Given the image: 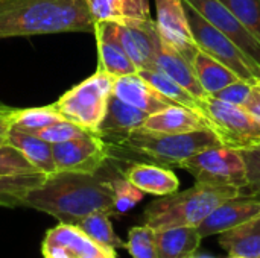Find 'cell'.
<instances>
[{
  "instance_id": "cell-14",
  "label": "cell",
  "mask_w": 260,
  "mask_h": 258,
  "mask_svg": "<svg viewBox=\"0 0 260 258\" xmlns=\"http://www.w3.org/2000/svg\"><path fill=\"white\" fill-rule=\"evenodd\" d=\"M260 213L259 195H244L239 193L235 198H230L219 204L198 227L200 234L204 237L221 234L227 230H232L247 220L253 219Z\"/></svg>"
},
{
  "instance_id": "cell-3",
  "label": "cell",
  "mask_w": 260,
  "mask_h": 258,
  "mask_svg": "<svg viewBox=\"0 0 260 258\" xmlns=\"http://www.w3.org/2000/svg\"><path fill=\"white\" fill-rule=\"evenodd\" d=\"M241 193L238 187L197 182L184 192H175L152 201L143 211V225L152 230L200 227L224 201Z\"/></svg>"
},
{
  "instance_id": "cell-22",
  "label": "cell",
  "mask_w": 260,
  "mask_h": 258,
  "mask_svg": "<svg viewBox=\"0 0 260 258\" xmlns=\"http://www.w3.org/2000/svg\"><path fill=\"white\" fill-rule=\"evenodd\" d=\"M218 240L229 257L260 258V213L245 224L221 233Z\"/></svg>"
},
{
  "instance_id": "cell-25",
  "label": "cell",
  "mask_w": 260,
  "mask_h": 258,
  "mask_svg": "<svg viewBox=\"0 0 260 258\" xmlns=\"http://www.w3.org/2000/svg\"><path fill=\"white\" fill-rule=\"evenodd\" d=\"M192 65H193L198 81L201 82L207 94H215L216 91L241 79L233 70H230L227 65L216 61L215 58H212L209 53L203 52L201 49L193 56Z\"/></svg>"
},
{
  "instance_id": "cell-24",
  "label": "cell",
  "mask_w": 260,
  "mask_h": 258,
  "mask_svg": "<svg viewBox=\"0 0 260 258\" xmlns=\"http://www.w3.org/2000/svg\"><path fill=\"white\" fill-rule=\"evenodd\" d=\"M96 21H126L151 18L148 0H87Z\"/></svg>"
},
{
  "instance_id": "cell-7",
  "label": "cell",
  "mask_w": 260,
  "mask_h": 258,
  "mask_svg": "<svg viewBox=\"0 0 260 258\" xmlns=\"http://www.w3.org/2000/svg\"><path fill=\"white\" fill-rule=\"evenodd\" d=\"M183 2L190 32L198 47L233 70L242 81L251 84L260 81L259 64L254 62L235 41L209 23L187 0Z\"/></svg>"
},
{
  "instance_id": "cell-39",
  "label": "cell",
  "mask_w": 260,
  "mask_h": 258,
  "mask_svg": "<svg viewBox=\"0 0 260 258\" xmlns=\"http://www.w3.org/2000/svg\"><path fill=\"white\" fill-rule=\"evenodd\" d=\"M6 141H8L6 135H0V144H3V143H6Z\"/></svg>"
},
{
  "instance_id": "cell-38",
  "label": "cell",
  "mask_w": 260,
  "mask_h": 258,
  "mask_svg": "<svg viewBox=\"0 0 260 258\" xmlns=\"http://www.w3.org/2000/svg\"><path fill=\"white\" fill-rule=\"evenodd\" d=\"M15 109L17 108H11V106L0 105V135H8V132L11 131Z\"/></svg>"
},
{
  "instance_id": "cell-31",
  "label": "cell",
  "mask_w": 260,
  "mask_h": 258,
  "mask_svg": "<svg viewBox=\"0 0 260 258\" xmlns=\"http://www.w3.org/2000/svg\"><path fill=\"white\" fill-rule=\"evenodd\" d=\"M38 170L29 163V160L11 143L0 144V178L37 173ZM41 173V172H40Z\"/></svg>"
},
{
  "instance_id": "cell-20",
  "label": "cell",
  "mask_w": 260,
  "mask_h": 258,
  "mask_svg": "<svg viewBox=\"0 0 260 258\" xmlns=\"http://www.w3.org/2000/svg\"><path fill=\"white\" fill-rule=\"evenodd\" d=\"M155 70L172 78L175 82L184 87L193 97L201 99L207 96L206 90L197 78L193 65L165 40H161V46L155 58Z\"/></svg>"
},
{
  "instance_id": "cell-13",
  "label": "cell",
  "mask_w": 260,
  "mask_h": 258,
  "mask_svg": "<svg viewBox=\"0 0 260 258\" xmlns=\"http://www.w3.org/2000/svg\"><path fill=\"white\" fill-rule=\"evenodd\" d=\"M209 23L235 41L254 62L260 65V41L241 23V20L219 0H187Z\"/></svg>"
},
{
  "instance_id": "cell-9",
  "label": "cell",
  "mask_w": 260,
  "mask_h": 258,
  "mask_svg": "<svg viewBox=\"0 0 260 258\" xmlns=\"http://www.w3.org/2000/svg\"><path fill=\"white\" fill-rule=\"evenodd\" d=\"M56 172L99 173L110 160L111 144L96 134L52 144Z\"/></svg>"
},
{
  "instance_id": "cell-33",
  "label": "cell",
  "mask_w": 260,
  "mask_h": 258,
  "mask_svg": "<svg viewBox=\"0 0 260 258\" xmlns=\"http://www.w3.org/2000/svg\"><path fill=\"white\" fill-rule=\"evenodd\" d=\"M260 41V0H219Z\"/></svg>"
},
{
  "instance_id": "cell-36",
  "label": "cell",
  "mask_w": 260,
  "mask_h": 258,
  "mask_svg": "<svg viewBox=\"0 0 260 258\" xmlns=\"http://www.w3.org/2000/svg\"><path fill=\"white\" fill-rule=\"evenodd\" d=\"M251 88H253L251 82L239 79L238 82H233L229 87H225V88H222V90H219L210 96H213L219 100H224L227 103H232V105L244 106L245 102L248 100L250 94H251Z\"/></svg>"
},
{
  "instance_id": "cell-16",
  "label": "cell",
  "mask_w": 260,
  "mask_h": 258,
  "mask_svg": "<svg viewBox=\"0 0 260 258\" xmlns=\"http://www.w3.org/2000/svg\"><path fill=\"white\" fill-rule=\"evenodd\" d=\"M148 116H149L148 113H145V111L120 100L114 94H111V97L108 100L105 117H104L96 135L102 137L111 146L117 144L131 131L142 128Z\"/></svg>"
},
{
  "instance_id": "cell-34",
  "label": "cell",
  "mask_w": 260,
  "mask_h": 258,
  "mask_svg": "<svg viewBox=\"0 0 260 258\" xmlns=\"http://www.w3.org/2000/svg\"><path fill=\"white\" fill-rule=\"evenodd\" d=\"M88 134H91V132L85 131L81 126H78L76 123L64 119V120H59V122L50 125V126H46V128L40 129L34 135H38L43 140L55 144V143H62V141H69V140H73V138L85 137Z\"/></svg>"
},
{
  "instance_id": "cell-28",
  "label": "cell",
  "mask_w": 260,
  "mask_h": 258,
  "mask_svg": "<svg viewBox=\"0 0 260 258\" xmlns=\"http://www.w3.org/2000/svg\"><path fill=\"white\" fill-rule=\"evenodd\" d=\"M145 81H148L157 91H160L165 97L172 100L177 105L187 106L190 109L198 111V100L193 97L184 87H181L178 82H175L168 75L158 71V70H139L137 71Z\"/></svg>"
},
{
  "instance_id": "cell-1",
  "label": "cell",
  "mask_w": 260,
  "mask_h": 258,
  "mask_svg": "<svg viewBox=\"0 0 260 258\" xmlns=\"http://www.w3.org/2000/svg\"><path fill=\"white\" fill-rule=\"evenodd\" d=\"M21 207L43 211L69 225L94 211H108L114 216L111 179L99 173L56 172L29 190Z\"/></svg>"
},
{
  "instance_id": "cell-27",
  "label": "cell",
  "mask_w": 260,
  "mask_h": 258,
  "mask_svg": "<svg viewBox=\"0 0 260 258\" xmlns=\"http://www.w3.org/2000/svg\"><path fill=\"white\" fill-rule=\"evenodd\" d=\"M47 175L44 173H29L17 176L0 178V207H21V202L29 190L40 186Z\"/></svg>"
},
{
  "instance_id": "cell-5",
  "label": "cell",
  "mask_w": 260,
  "mask_h": 258,
  "mask_svg": "<svg viewBox=\"0 0 260 258\" xmlns=\"http://www.w3.org/2000/svg\"><path fill=\"white\" fill-rule=\"evenodd\" d=\"M113 85L114 76L96 68L91 76L72 87L52 105L64 119L98 134L113 94Z\"/></svg>"
},
{
  "instance_id": "cell-2",
  "label": "cell",
  "mask_w": 260,
  "mask_h": 258,
  "mask_svg": "<svg viewBox=\"0 0 260 258\" xmlns=\"http://www.w3.org/2000/svg\"><path fill=\"white\" fill-rule=\"evenodd\" d=\"M94 32L87 0H0V40Z\"/></svg>"
},
{
  "instance_id": "cell-35",
  "label": "cell",
  "mask_w": 260,
  "mask_h": 258,
  "mask_svg": "<svg viewBox=\"0 0 260 258\" xmlns=\"http://www.w3.org/2000/svg\"><path fill=\"white\" fill-rule=\"evenodd\" d=\"M244 161L247 164L248 184L241 190L244 195H259L260 193V144L253 149L241 151Z\"/></svg>"
},
{
  "instance_id": "cell-8",
  "label": "cell",
  "mask_w": 260,
  "mask_h": 258,
  "mask_svg": "<svg viewBox=\"0 0 260 258\" xmlns=\"http://www.w3.org/2000/svg\"><path fill=\"white\" fill-rule=\"evenodd\" d=\"M180 169L187 170L197 182L210 186H230L239 190L248 184L247 164L241 151L218 146L206 149L183 161Z\"/></svg>"
},
{
  "instance_id": "cell-12",
  "label": "cell",
  "mask_w": 260,
  "mask_h": 258,
  "mask_svg": "<svg viewBox=\"0 0 260 258\" xmlns=\"http://www.w3.org/2000/svg\"><path fill=\"white\" fill-rule=\"evenodd\" d=\"M157 11V27L161 38L175 47L190 64L200 50L195 43L184 11L183 0H154Z\"/></svg>"
},
{
  "instance_id": "cell-23",
  "label": "cell",
  "mask_w": 260,
  "mask_h": 258,
  "mask_svg": "<svg viewBox=\"0 0 260 258\" xmlns=\"http://www.w3.org/2000/svg\"><path fill=\"white\" fill-rule=\"evenodd\" d=\"M6 138H8V143H11L14 148H17L38 172H41L47 176L56 173L52 143L43 140L38 135L21 132L17 129H11L6 135Z\"/></svg>"
},
{
  "instance_id": "cell-26",
  "label": "cell",
  "mask_w": 260,
  "mask_h": 258,
  "mask_svg": "<svg viewBox=\"0 0 260 258\" xmlns=\"http://www.w3.org/2000/svg\"><path fill=\"white\" fill-rule=\"evenodd\" d=\"M110 217L111 214L108 211H94L76 220L73 225L102 246L113 249L125 248V242L114 233Z\"/></svg>"
},
{
  "instance_id": "cell-18",
  "label": "cell",
  "mask_w": 260,
  "mask_h": 258,
  "mask_svg": "<svg viewBox=\"0 0 260 258\" xmlns=\"http://www.w3.org/2000/svg\"><path fill=\"white\" fill-rule=\"evenodd\" d=\"M142 128L151 132L184 134L209 129V125L201 113L183 105H171L161 111L149 114Z\"/></svg>"
},
{
  "instance_id": "cell-15",
  "label": "cell",
  "mask_w": 260,
  "mask_h": 258,
  "mask_svg": "<svg viewBox=\"0 0 260 258\" xmlns=\"http://www.w3.org/2000/svg\"><path fill=\"white\" fill-rule=\"evenodd\" d=\"M93 33L96 36L99 70L114 78L134 75L139 71V68L131 61V58L128 56L116 35L114 21H96Z\"/></svg>"
},
{
  "instance_id": "cell-10",
  "label": "cell",
  "mask_w": 260,
  "mask_h": 258,
  "mask_svg": "<svg viewBox=\"0 0 260 258\" xmlns=\"http://www.w3.org/2000/svg\"><path fill=\"white\" fill-rule=\"evenodd\" d=\"M41 254L43 258H116V249L96 243L75 225L59 222L46 233Z\"/></svg>"
},
{
  "instance_id": "cell-6",
  "label": "cell",
  "mask_w": 260,
  "mask_h": 258,
  "mask_svg": "<svg viewBox=\"0 0 260 258\" xmlns=\"http://www.w3.org/2000/svg\"><path fill=\"white\" fill-rule=\"evenodd\" d=\"M198 113L207 120L222 146L245 151L260 144V122L245 108L227 103L210 94L197 99Z\"/></svg>"
},
{
  "instance_id": "cell-41",
  "label": "cell",
  "mask_w": 260,
  "mask_h": 258,
  "mask_svg": "<svg viewBox=\"0 0 260 258\" xmlns=\"http://www.w3.org/2000/svg\"><path fill=\"white\" fill-rule=\"evenodd\" d=\"M227 258H239V257H227Z\"/></svg>"
},
{
  "instance_id": "cell-30",
  "label": "cell",
  "mask_w": 260,
  "mask_h": 258,
  "mask_svg": "<svg viewBox=\"0 0 260 258\" xmlns=\"http://www.w3.org/2000/svg\"><path fill=\"white\" fill-rule=\"evenodd\" d=\"M125 249L133 258H158L155 230L148 225L134 227L128 233Z\"/></svg>"
},
{
  "instance_id": "cell-17",
  "label": "cell",
  "mask_w": 260,
  "mask_h": 258,
  "mask_svg": "<svg viewBox=\"0 0 260 258\" xmlns=\"http://www.w3.org/2000/svg\"><path fill=\"white\" fill-rule=\"evenodd\" d=\"M113 94L120 100L148 113L154 114L171 105H177L160 91H157L148 81H145L139 73L125 75L114 78Z\"/></svg>"
},
{
  "instance_id": "cell-21",
  "label": "cell",
  "mask_w": 260,
  "mask_h": 258,
  "mask_svg": "<svg viewBox=\"0 0 260 258\" xmlns=\"http://www.w3.org/2000/svg\"><path fill=\"white\" fill-rule=\"evenodd\" d=\"M158 258H187L197 254L203 236L198 227H175L155 231Z\"/></svg>"
},
{
  "instance_id": "cell-32",
  "label": "cell",
  "mask_w": 260,
  "mask_h": 258,
  "mask_svg": "<svg viewBox=\"0 0 260 258\" xmlns=\"http://www.w3.org/2000/svg\"><path fill=\"white\" fill-rule=\"evenodd\" d=\"M111 186L114 195V216L131 211L145 196V193L131 184L123 175L111 179Z\"/></svg>"
},
{
  "instance_id": "cell-29",
  "label": "cell",
  "mask_w": 260,
  "mask_h": 258,
  "mask_svg": "<svg viewBox=\"0 0 260 258\" xmlns=\"http://www.w3.org/2000/svg\"><path fill=\"white\" fill-rule=\"evenodd\" d=\"M59 120H64L62 114H59L53 105L49 106H37V108H24L15 109L14 122L11 129H17L27 134H35L40 129L50 126Z\"/></svg>"
},
{
  "instance_id": "cell-4",
  "label": "cell",
  "mask_w": 260,
  "mask_h": 258,
  "mask_svg": "<svg viewBox=\"0 0 260 258\" xmlns=\"http://www.w3.org/2000/svg\"><path fill=\"white\" fill-rule=\"evenodd\" d=\"M114 146L151 158L160 166L180 169L183 161L206 149L222 146V143L212 129H201L184 134H161L139 128L131 131Z\"/></svg>"
},
{
  "instance_id": "cell-19",
  "label": "cell",
  "mask_w": 260,
  "mask_h": 258,
  "mask_svg": "<svg viewBox=\"0 0 260 258\" xmlns=\"http://www.w3.org/2000/svg\"><path fill=\"white\" fill-rule=\"evenodd\" d=\"M122 175L143 193L155 196H166L175 193L180 187L177 175L171 169L160 164L134 163L126 170H123Z\"/></svg>"
},
{
  "instance_id": "cell-11",
  "label": "cell",
  "mask_w": 260,
  "mask_h": 258,
  "mask_svg": "<svg viewBox=\"0 0 260 258\" xmlns=\"http://www.w3.org/2000/svg\"><path fill=\"white\" fill-rule=\"evenodd\" d=\"M114 30L139 70H155V58L163 38L152 18L114 21Z\"/></svg>"
},
{
  "instance_id": "cell-40",
  "label": "cell",
  "mask_w": 260,
  "mask_h": 258,
  "mask_svg": "<svg viewBox=\"0 0 260 258\" xmlns=\"http://www.w3.org/2000/svg\"><path fill=\"white\" fill-rule=\"evenodd\" d=\"M187 258H212V257H201V255H197V254H193V255H189Z\"/></svg>"
},
{
  "instance_id": "cell-37",
  "label": "cell",
  "mask_w": 260,
  "mask_h": 258,
  "mask_svg": "<svg viewBox=\"0 0 260 258\" xmlns=\"http://www.w3.org/2000/svg\"><path fill=\"white\" fill-rule=\"evenodd\" d=\"M242 108H245L256 120L260 122V81L253 84L251 94H250L248 100L245 102V105Z\"/></svg>"
}]
</instances>
